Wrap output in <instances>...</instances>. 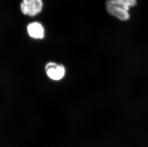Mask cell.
<instances>
[{"instance_id": "6da1fadb", "label": "cell", "mask_w": 148, "mask_h": 147, "mask_svg": "<svg viewBox=\"0 0 148 147\" xmlns=\"http://www.w3.org/2000/svg\"><path fill=\"white\" fill-rule=\"evenodd\" d=\"M137 5V0H107L106 2L108 13L121 21L130 20V9Z\"/></svg>"}, {"instance_id": "3957f363", "label": "cell", "mask_w": 148, "mask_h": 147, "mask_svg": "<svg viewBox=\"0 0 148 147\" xmlns=\"http://www.w3.org/2000/svg\"><path fill=\"white\" fill-rule=\"evenodd\" d=\"M43 6L42 0H23L20 8L23 14L29 16H35L40 13Z\"/></svg>"}, {"instance_id": "7a4b0ae2", "label": "cell", "mask_w": 148, "mask_h": 147, "mask_svg": "<svg viewBox=\"0 0 148 147\" xmlns=\"http://www.w3.org/2000/svg\"><path fill=\"white\" fill-rule=\"evenodd\" d=\"M45 70L48 78L55 81L62 80L66 76L65 65L55 62L47 63L45 66Z\"/></svg>"}, {"instance_id": "277c9868", "label": "cell", "mask_w": 148, "mask_h": 147, "mask_svg": "<svg viewBox=\"0 0 148 147\" xmlns=\"http://www.w3.org/2000/svg\"><path fill=\"white\" fill-rule=\"evenodd\" d=\"M27 33L30 37L35 39H42L45 37V29L40 22H31L27 27Z\"/></svg>"}]
</instances>
